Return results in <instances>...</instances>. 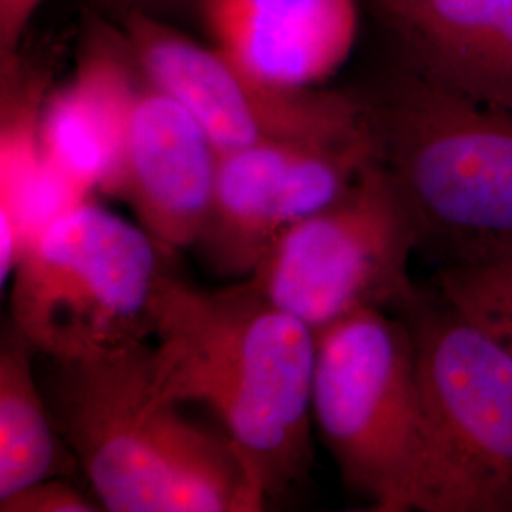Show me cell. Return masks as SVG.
I'll use <instances>...</instances> for the list:
<instances>
[{
    "mask_svg": "<svg viewBox=\"0 0 512 512\" xmlns=\"http://www.w3.org/2000/svg\"><path fill=\"white\" fill-rule=\"evenodd\" d=\"M150 317L156 393L207 406L266 503L289 492L311 467L315 332L249 279L205 291L165 270Z\"/></svg>",
    "mask_w": 512,
    "mask_h": 512,
    "instance_id": "1",
    "label": "cell"
},
{
    "mask_svg": "<svg viewBox=\"0 0 512 512\" xmlns=\"http://www.w3.org/2000/svg\"><path fill=\"white\" fill-rule=\"evenodd\" d=\"M57 431L110 512H253L266 501L226 435L162 399L148 348L133 342L74 359L44 357Z\"/></svg>",
    "mask_w": 512,
    "mask_h": 512,
    "instance_id": "2",
    "label": "cell"
},
{
    "mask_svg": "<svg viewBox=\"0 0 512 512\" xmlns=\"http://www.w3.org/2000/svg\"><path fill=\"white\" fill-rule=\"evenodd\" d=\"M378 164L444 264L512 249V109L404 65L361 93Z\"/></svg>",
    "mask_w": 512,
    "mask_h": 512,
    "instance_id": "3",
    "label": "cell"
},
{
    "mask_svg": "<svg viewBox=\"0 0 512 512\" xmlns=\"http://www.w3.org/2000/svg\"><path fill=\"white\" fill-rule=\"evenodd\" d=\"M418 353L420 448L403 512H512V355L439 293L401 311Z\"/></svg>",
    "mask_w": 512,
    "mask_h": 512,
    "instance_id": "4",
    "label": "cell"
},
{
    "mask_svg": "<svg viewBox=\"0 0 512 512\" xmlns=\"http://www.w3.org/2000/svg\"><path fill=\"white\" fill-rule=\"evenodd\" d=\"M164 258L139 222L82 198L27 241L10 277V323L48 359L143 342Z\"/></svg>",
    "mask_w": 512,
    "mask_h": 512,
    "instance_id": "5",
    "label": "cell"
},
{
    "mask_svg": "<svg viewBox=\"0 0 512 512\" xmlns=\"http://www.w3.org/2000/svg\"><path fill=\"white\" fill-rule=\"evenodd\" d=\"M311 412L351 492L403 512L421 437L414 334L403 315L361 310L319 332Z\"/></svg>",
    "mask_w": 512,
    "mask_h": 512,
    "instance_id": "6",
    "label": "cell"
},
{
    "mask_svg": "<svg viewBox=\"0 0 512 512\" xmlns=\"http://www.w3.org/2000/svg\"><path fill=\"white\" fill-rule=\"evenodd\" d=\"M420 247L408 203L376 162L342 198L275 239L249 281L319 332L355 311L412 306L420 289L410 258Z\"/></svg>",
    "mask_w": 512,
    "mask_h": 512,
    "instance_id": "7",
    "label": "cell"
},
{
    "mask_svg": "<svg viewBox=\"0 0 512 512\" xmlns=\"http://www.w3.org/2000/svg\"><path fill=\"white\" fill-rule=\"evenodd\" d=\"M141 76L171 95L222 152L283 141H344L368 133L361 93L283 88L245 73L215 46L186 37L167 19L114 21Z\"/></svg>",
    "mask_w": 512,
    "mask_h": 512,
    "instance_id": "8",
    "label": "cell"
},
{
    "mask_svg": "<svg viewBox=\"0 0 512 512\" xmlns=\"http://www.w3.org/2000/svg\"><path fill=\"white\" fill-rule=\"evenodd\" d=\"M376 162L370 128L344 141H283L222 152L194 247L219 274L251 275L275 239L342 198Z\"/></svg>",
    "mask_w": 512,
    "mask_h": 512,
    "instance_id": "9",
    "label": "cell"
},
{
    "mask_svg": "<svg viewBox=\"0 0 512 512\" xmlns=\"http://www.w3.org/2000/svg\"><path fill=\"white\" fill-rule=\"evenodd\" d=\"M217 165L219 150L202 124L143 78L129 112L112 196L129 203L165 258L200 238Z\"/></svg>",
    "mask_w": 512,
    "mask_h": 512,
    "instance_id": "10",
    "label": "cell"
},
{
    "mask_svg": "<svg viewBox=\"0 0 512 512\" xmlns=\"http://www.w3.org/2000/svg\"><path fill=\"white\" fill-rule=\"evenodd\" d=\"M95 16L73 78L44 99L40 137L46 158L78 194L101 190L112 196L143 76L120 27Z\"/></svg>",
    "mask_w": 512,
    "mask_h": 512,
    "instance_id": "11",
    "label": "cell"
},
{
    "mask_svg": "<svg viewBox=\"0 0 512 512\" xmlns=\"http://www.w3.org/2000/svg\"><path fill=\"white\" fill-rule=\"evenodd\" d=\"M203 29L245 73L283 88H319L355 48V0H200Z\"/></svg>",
    "mask_w": 512,
    "mask_h": 512,
    "instance_id": "12",
    "label": "cell"
},
{
    "mask_svg": "<svg viewBox=\"0 0 512 512\" xmlns=\"http://www.w3.org/2000/svg\"><path fill=\"white\" fill-rule=\"evenodd\" d=\"M404 65L476 101L512 109V0H376Z\"/></svg>",
    "mask_w": 512,
    "mask_h": 512,
    "instance_id": "13",
    "label": "cell"
},
{
    "mask_svg": "<svg viewBox=\"0 0 512 512\" xmlns=\"http://www.w3.org/2000/svg\"><path fill=\"white\" fill-rule=\"evenodd\" d=\"M37 357L8 323L0 340V499L65 471V440L38 384Z\"/></svg>",
    "mask_w": 512,
    "mask_h": 512,
    "instance_id": "14",
    "label": "cell"
},
{
    "mask_svg": "<svg viewBox=\"0 0 512 512\" xmlns=\"http://www.w3.org/2000/svg\"><path fill=\"white\" fill-rule=\"evenodd\" d=\"M437 293L512 355V249L446 264Z\"/></svg>",
    "mask_w": 512,
    "mask_h": 512,
    "instance_id": "15",
    "label": "cell"
},
{
    "mask_svg": "<svg viewBox=\"0 0 512 512\" xmlns=\"http://www.w3.org/2000/svg\"><path fill=\"white\" fill-rule=\"evenodd\" d=\"M2 512H93L103 511L97 499L82 494L61 478H46L16 494L0 499Z\"/></svg>",
    "mask_w": 512,
    "mask_h": 512,
    "instance_id": "16",
    "label": "cell"
},
{
    "mask_svg": "<svg viewBox=\"0 0 512 512\" xmlns=\"http://www.w3.org/2000/svg\"><path fill=\"white\" fill-rule=\"evenodd\" d=\"M46 0H0V67L19 59L21 42Z\"/></svg>",
    "mask_w": 512,
    "mask_h": 512,
    "instance_id": "17",
    "label": "cell"
},
{
    "mask_svg": "<svg viewBox=\"0 0 512 512\" xmlns=\"http://www.w3.org/2000/svg\"><path fill=\"white\" fill-rule=\"evenodd\" d=\"M200 0H90L95 14L118 21L131 14H145L165 19L167 14L183 8H196Z\"/></svg>",
    "mask_w": 512,
    "mask_h": 512,
    "instance_id": "18",
    "label": "cell"
}]
</instances>
